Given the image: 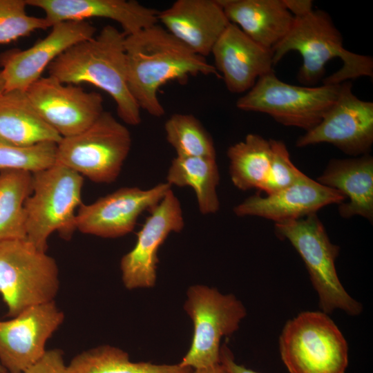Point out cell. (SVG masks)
Returning <instances> with one entry per match:
<instances>
[{
	"label": "cell",
	"mask_w": 373,
	"mask_h": 373,
	"mask_svg": "<svg viewBox=\"0 0 373 373\" xmlns=\"http://www.w3.org/2000/svg\"><path fill=\"white\" fill-rule=\"evenodd\" d=\"M124 46L130 92L140 109L154 117L165 113L157 92L168 82L190 75H215V66L157 24L126 36Z\"/></svg>",
	"instance_id": "6da1fadb"
},
{
	"label": "cell",
	"mask_w": 373,
	"mask_h": 373,
	"mask_svg": "<svg viewBox=\"0 0 373 373\" xmlns=\"http://www.w3.org/2000/svg\"><path fill=\"white\" fill-rule=\"evenodd\" d=\"M125 37L117 28L106 26L97 36L67 49L47 69L49 76L64 84L87 83L105 91L115 102L118 117L137 126L140 108L128 85Z\"/></svg>",
	"instance_id": "7a4b0ae2"
},
{
	"label": "cell",
	"mask_w": 373,
	"mask_h": 373,
	"mask_svg": "<svg viewBox=\"0 0 373 373\" xmlns=\"http://www.w3.org/2000/svg\"><path fill=\"white\" fill-rule=\"evenodd\" d=\"M291 51H297L302 57L297 79L303 86L317 84L324 75L327 62L337 57L343 62L341 68L323 79L322 84H339L373 76V59L346 50L341 32L329 15L322 10H313L303 17L294 18L289 32L272 51L274 65Z\"/></svg>",
	"instance_id": "3957f363"
},
{
	"label": "cell",
	"mask_w": 373,
	"mask_h": 373,
	"mask_svg": "<svg viewBox=\"0 0 373 373\" xmlns=\"http://www.w3.org/2000/svg\"><path fill=\"white\" fill-rule=\"evenodd\" d=\"M83 184L81 175L56 163L32 173V192L24 205L26 239L38 249L47 251L52 233L68 240L76 231Z\"/></svg>",
	"instance_id": "277c9868"
},
{
	"label": "cell",
	"mask_w": 373,
	"mask_h": 373,
	"mask_svg": "<svg viewBox=\"0 0 373 373\" xmlns=\"http://www.w3.org/2000/svg\"><path fill=\"white\" fill-rule=\"evenodd\" d=\"M275 232L289 240L303 259L322 312L328 314L340 309L351 316L361 313L362 305L345 289L336 272L335 261L340 248L331 242L316 213L275 223Z\"/></svg>",
	"instance_id": "5b68a950"
},
{
	"label": "cell",
	"mask_w": 373,
	"mask_h": 373,
	"mask_svg": "<svg viewBox=\"0 0 373 373\" xmlns=\"http://www.w3.org/2000/svg\"><path fill=\"white\" fill-rule=\"evenodd\" d=\"M279 350L289 373H345L348 365L347 343L322 311L303 312L288 321Z\"/></svg>",
	"instance_id": "8992f818"
},
{
	"label": "cell",
	"mask_w": 373,
	"mask_h": 373,
	"mask_svg": "<svg viewBox=\"0 0 373 373\" xmlns=\"http://www.w3.org/2000/svg\"><path fill=\"white\" fill-rule=\"evenodd\" d=\"M59 285L58 265L46 251L26 238L0 242V294L8 316L54 301Z\"/></svg>",
	"instance_id": "52a82bcc"
},
{
	"label": "cell",
	"mask_w": 373,
	"mask_h": 373,
	"mask_svg": "<svg viewBox=\"0 0 373 373\" xmlns=\"http://www.w3.org/2000/svg\"><path fill=\"white\" fill-rule=\"evenodd\" d=\"M132 140L127 127L104 111L86 130L62 137L55 163L97 183H111L120 174Z\"/></svg>",
	"instance_id": "ba28073f"
},
{
	"label": "cell",
	"mask_w": 373,
	"mask_h": 373,
	"mask_svg": "<svg viewBox=\"0 0 373 373\" xmlns=\"http://www.w3.org/2000/svg\"><path fill=\"white\" fill-rule=\"evenodd\" d=\"M339 84L292 85L280 80L273 71L260 77L237 100L236 107L244 111L267 114L283 125L307 131L321 122L333 104Z\"/></svg>",
	"instance_id": "9c48e42d"
},
{
	"label": "cell",
	"mask_w": 373,
	"mask_h": 373,
	"mask_svg": "<svg viewBox=\"0 0 373 373\" xmlns=\"http://www.w3.org/2000/svg\"><path fill=\"white\" fill-rule=\"evenodd\" d=\"M186 296L184 308L194 332L190 348L179 364L192 369L218 364L221 339L238 329L247 314L245 307L233 294H222L204 285L190 287Z\"/></svg>",
	"instance_id": "30bf717a"
},
{
	"label": "cell",
	"mask_w": 373,
	"mask_h": 373,
	"mask_svg": "<svg viewBox=\"0 0 373 373\" xmlns=\"http://www.w3.org/2000/svg\"><path fill=\"white\" fill-rule=\"evenodd\" d=\"M352 88L350 81L339 84L333 104L315 127L298 138L297 147L328 143L354 157L369 153L373 144V103L358 98Z\"/></svg>",
	"instance_id": "8fae6325"
},
{
	"label": "cell",
	"mask_w": 373,
	"mask_h": 373,
	"mask_svg": "<svg viewBox=\"0 0 373 373\" xmlns=\"http://www.w3.org/2000/svg\"><path fill=\"white\" fill-rule=\"evenodd\" d=\"M171 186L166 182L149 189L122 187L77 210L75 227L82 233L115 238L131 233L139 216L152 211L164 198Z\"/></svg>",
	"instance_id": "7c38bea8"
},
{
	"label": "cell",
	"mask_w": 373,
	"mask_h": 373,
	"mask_svg": "<svg viewBox=\"0 0 373 373\" xmlns=\"http://www.w3.org/2000/svg\"><path fill=\"white\" fill-rule=\"evenodd\" d=\"M37 113L62 137L88 128L104 111L99 93L41 77L26 91Z\"/></svg>",
	"instance_id": "4fadbf2b"
},
{
	"label": "cell",
	"mask_w": 373,
	"mask_h": 373,
	"mask_svg": "<svg viewBox=\"0 0 373 373\" xmlns=\"http://www.w3.org/2000/svg\"><path fill=\"white\" fill-rule=\"evenodd\" d=\"M55 301L32 306L0 321V363L8 373H21L46 352V345L64 321Z\"/></svg>",
	"instance_id": "5bb4252c"
},
{
	"label": "cell",
	"mask_w": 373,
	"mask_h": 373,
	"mask_svg": "<svg viewBox=\"0 0 373 373\" xmlns=\"http://www.w3.org/2000/svg\"><path fill=\"white\" fill-rule=\"evenodd\" d=\"M184 226L181 204L170 189L150 211L137 233L135 246L120 260L122 279L126 288L133 289L155 285L158 249L171 233L180 232Z\"/></svg>",
	"instance_id": "9a60e30c"
},
{
	"label": "cell",
	"mask_w": 373,
	"mask_h": 373,
	"mask_svg": "<svg viewBox=\"0 0 373 373\" xmlns=\"http://www.w3.org/2000/svg\"><path fill=\"white\" fill-rule=\"evenodd\" d=\"M51 28L44 38L30 48L1 55L5 91H26L56 58L73 45L94 37L96 32V28L88 21H62Z\"/></svg>",
	"instance_id": "2e32d148"
},
{
	"label": "cell",
	"mask_w": 373,
	"mask_h": 373,
	"mask_svg": "<svg viewBox=\"0 0 373 373\" xmlns=\"http://www.w3.org/2000/svg\"><path fill=\"white\" fill-rule=\"evenodd\" d=\"M345 197L305 174L287 187L266 195H253L233 208L238 216H258L275 223L294 220L316 213L323 207L343 203Z\"/></svg>",
	"instance_id": "e0dca14e"
},
{
	"label": "cell",
	"mask_w": 373,
	"mask_h": 373,
	"mask_svg": "<svg viewBox=\"0 0 373 373\" xmlns=\"http://www.w3.org/2000/svg\"><path fill=\"white\" fill-rule=\"evenodd\" d=\"M215 68L232 93L249 91L257 80L273 72V53L236 25L229 23L213 46Z\"/></svg>",
	"instance_id": "ac0fdd59"
},
{
	"label": "cell",
	"mask_w": 373,
	"mask_h": 373,
	"mask_svg": "<svg viewBox=\"0 0 373 373\" xmlns=\"http://www.w3.org/2000/svg\"><path fill=\"white\" fill-rule=\"evenodd\" d=\"M158 21L191 50L205 57L229 24L218 0H178L157 15Z\"/></svg>",
	"instance_id": "d6986e66"
},
{
	"label": "cell",
	"mask_w": 373,
	"mask_h": 373,
	"mask_svg": "<svg viewBox=\"0 0 373 373\" xmlns=\"http://www.w3.org/2000/svg\"><path fill=\"white\" fill-rule=\"evenodd\" d=\"M38 8L52 26L66 21L104 18L118 23L127 36L158 22V12L136 1L126 0H26Z\"/></svg>",
	"instance_id": "ffe728a7"
},
{
	"label": "cell",
	"mask_w": 373,
	"mask_h": 373,
	"mask_svg": "<svg viewBox=\"0 0 373 373\" xmlns=\"http://www.w3.org/2000/svg\"><path fill=\"white\" fill-rule=\"evenodd\" d=\"M229 23L271 50L289 32L294 17L283 0H218Z\"/></svg>",
	"instance_id": "44dd1931"
},
{
	"label": "cell",
	"mask_w": 373,
	"mask_h": 373,
	"mask_svg": "<svg viewBox=\"0 0 373 373\" xmlns=\"http://www.w3.org/2000/svg\"><path fill=\"white\" fill-rule=\"evenodd\" d=\"M341 193L347 203L338 207L344 218L360 216L373 220V157L369 154L348 159H332L317 180Z\"/></svg>",
	"instance_id": "7402d4cb"
},
{
	"label": "cell",
	"mask_w": 373,
	"mask_h": 373,
	"mask_svg": "<svg viewBox=\"0 0 373 373\" xmlns=\"http://www.w3.org/2000/svg\"><path fill=\"white\" fill-rule=\"evenodd\" d=\"M0 139L19 145L58 144L62 137L36 111L26 91L13 90L0 95Z\"/></svg>",
	"instance_id": "603a6c76"
},
{
	"label": "cell",
	"mask_w": 373,
	"mask_h": 373,
	"mask_svg": "<svg viewBox=\"0 0 373 373\" xmlns=\"http://www.w3.org/2000/svg\"><path fill=\"white\" fill-rule=\"evenodd\" d=\"M219 180L216 158L205 157L176 156L172 160L166 175V182L171 186L193 189L198 209L203 215L215 213L219 210Z\"/></svg>",
	"instance_id": "cb8c5ba5"
},
{
	"label": "cell",
	"mask_w": 373,
	"mask_h": 373,
	"mask_svg": "<svg viewBox=\"0 0 373 373\" xmlns=\"http://www.w3.org/2000/svg\"><path fill=\"white\" fill-rule=\"evenodd\" d=\"M229 175L233 185L247 191H262L267 182L271 162L269 140L249 133L244 140L229 147Z\"/></svg>",
	"instance_id": "d4e9b609"
},
{
	"label": "cell",
	"mask_w": 373,
	"mask_h": 373,
	"mask_svg": "<svg viewBox=\"0 0 373 373\" xmlns=\"http://www.w3.org/2000/svg\"><path fill=\"white\" fill-rule=\"evenodd\" d=\"M193 369L175 365L133 362L127 352L109 345L77 354L66 365V373H191Z\"/></svg>",
	"instance_id": "484cf974"
},
{
	"label": "cell",
	"mask_w": 373,
	"mask_h": 373,
	"mask_svg": "<svg viewBox=\"0 0 373 373\" xmlns=\"http://www.w3.org/2000/svg\"><path fill=\"white\" fill-rule=\"evenodd\" d=\"M32 189V173L0 171V242L26 238L24 205Z\"/></svg>",
	"instance_id": "4316f807"
},
{
	"label": "cell",
	"mask_w": 373,
	"mask_h": 373,
	"mask_svg": "<svg viewBox=\"0 0 373 373\" xmlns=\"http://www.w3.org/2000/svg\"><path fill=\"white\" fill-rule=\"evenodd\" d=\"M164 130L176 156L216 158L212 137L193 115L173 114L166 121Z\"/></svg>",
	"instance_id": "83f0119b"
},
{
	"label": "cell",
	"mask_w": 373,
	"mask_h": 373,
	"mask_svg": "<svg viewBox=\"0 0 373 373\" xmlns=\"http://www.w3.org/2000/svg\"><path fill=\"white\" fill-rule=\"evenodd\" d=\"M57 145L46 142L19 146L0 139V171L21 170L34 173L47 169L55 164Z\"/></svg>",
	"instance_id": "f1b7e54d"
},
{
	"label": "cell",
	"mask_w": 373,
	"mask_h": 373,
	"mask_svg": "<svg viewBox=\"0 0 373 373\" xmlns=\"http://www.w3.org/2000/svg\"><path fill=\"white\" fill-rule=\"evenodd\" d=\"M27 6L26 0H0V44L52 26L46 17L29 15Z\"/></svg>",
	"instance_id": "f546056e"
},
{
	"label": "cell",
	"mask_w": 373,
	"mask_h": 373,
	"mask_svg": "<svg viewBox=\"0 0 373 373\" xmlns=\"http://www.w3.org/2000/svg\"><path fill=\"white\" fill-rule=\"evenodd\" d=\"M269 142L271 162L262 190L267 195L289 186L305 175L291 161L287 148L283 141L271 139Z\"/></svg>",
	"instance_id": "4dcf8cb0"
},
{
	"label": "cell",
	"mask_w": 373,
	"mask_h": 373,
	"mask_svg": "<svg viewBox=\"0 0 373 373\" xmlns=\"http://www.w3.org/2000/svg\"><path fill=\"white\" fill-rule=\"evenodd\" d=\"M21 373H66L62 350L57 348L46 350L38 361Z\"/></svg>",
	"instance_id": "1f68e13d"
},
{
	"label": "cell",
	"mask_w": 373,
	"mask_h": 373,
	"mask_svg": "<svg viewBox=\"0 0 373 373\" xmlns=\"http://www.w3.org/2000/svg\"><path fill=\"white\" fill-rule=\"evenodd\" d=\"M220 363L227 373H259L238 364L235 361L231 352L225 344L220 348Z\"/></svg>",
	"instance_id": "d6a6232c"
},
{
	"label": "cell",
	"mask_w": 373,
	"mask_h": 373,
	"mask_svg": "<svg viewBox=\"0 0 373 373\" xmlns=\"http://www.w3.org/2000/svg\"><path fill=\"white\" fill-rule=\"evenodd\" d=\"M285 6L294 18L303 17L313 10L311 0H283Z\"/></svg>",
	"instance_id": "836d02e7"
},
{
	"label": "cell",
	"mask_w": 373,
	"mask_h": 373,
	"mask_svg": "<svg viewBox=\"0 0 373 373\" xmlns=\"http://www.w3.org/2000/svg\"><path fill=\"white\" fill-rule=\"evenodd\" d=\"M191 373H227L222 365L219 363L214 365L198 369H193Z\"/></svg>",
	"instance_id": "e575fe53"
},
{
	"label": "cell",
	"mask_w": 373,
	"mask_h": 373,
	"mask_svg": "<svg viewBox=\"0 0 373 373\" xmlns=\"http://www.w3.org/2000/svg\"><path fill=\"white\" fill-rule=\"evenodd\" d=\"M5 91V83L3 77L2 72L0 70V95Z\"/></svg>",
	"instance_id": "d590c367"
},
{
	"label": "cell",
	"mask_w": 373,
	"mask_h": 373,
	"mask_svg": "<svg viewBox=\"0 0 373 373\" xmlns=\"http://www.w3.org/2000/svg\"><path fill=\"white\" fill-rule=\"evenodd\" d=\"M0 373H8L6 370L4 368V367L2 365L1 363H0Z\"/></svg>",
	"instance_id": "8d00e7d4"
}]
</instances>
